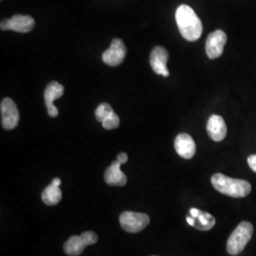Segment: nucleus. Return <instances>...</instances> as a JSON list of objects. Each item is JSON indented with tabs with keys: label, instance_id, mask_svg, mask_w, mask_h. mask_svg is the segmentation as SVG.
I'll return each instance as SVG.
<instances>
[{
	"label": "nucleus",
	"instance_id": "f257e3e1",
	"mask_svg": "<svg viewBox=\"0 0 256 256\" xmlns=\"http://www.w3.org/2000/svg\"><path fill=\"white\" fill-rule=\"evenodd\" d=\"M176 21L183 38L194 42L202 36L203 27L202 20L188 5H180L176 12Z\"/></svg>",
	"mask_w": 256,
	"mask_h": 256
},
{
	"label": "nucleus",
	"instance_id": "f03ea898",
	"mask_svg": "<svg viewBox=\"0 0 256 256\" xmlns=\"http://www.w3.org/2000/svg\"><path fill=\"white\" fill-rule=\"evenodd\" d=\"M210 182L216 191L232 198H245L252 192V185L247 180L232 178L220 173L214 174Z\"/></svg>",
	"mask_w": 256,
	"mask_h": 256
},
{
	"label": "nucleus",
	"instance_id": "7ed1b4c3",
	"mask_svg": "<svg viewBox=\"0 0 256 256\" xmlns=\"http://www.w3.org/2000/svg\"><path fill=\"white\" fill-rule=\"evenodd\" d=\"M254 234L252 225L248 222H241L230 234L227 242V252L232 256L239 254L248 243Z\"/></svg>",
	"mask_w": 256,
	"mask_h": 256
},
{
	"label": "nucleus",
	"instance_id": "20e7f679",
	"mask_svg": "<svg viewBox=\"0 0 256 256\" xmlns=\"http://www.w3.org/2000/svg\"><path fill=\"white\" fill-rule=\"evenodd\" d=\"M98 236L93 232H84L81 236H74L64 243V252L70 256H80L84 248L97 242Z\"/></svg>",
	"mask_w": 256,
	"mask_h": 256
},
{
	"label": "nucleus",
	"instance_id": "39448f33",
	"mask_svg": "<svg viewBox=\"0 0 256 256\" xmlns=\"http://www.w3.org/2000/svg\"><path fill=\"white\" fill-rule=\"evenodd\" d=\"M149 222V216L142 212H124L120 216V224L122 228L131 234H136L146 229Z\"/></svg>",
	"mask_w": 256,
	"mask_h": 256
},
{
	"label": "nucleus",
	"instance_id": "423d86ee",
	"mask_svg": "<svg viewBox=\"0 0 256 256\" xmlns=\"http://www.w3.org/2000/svg\"><path fill=\"white\" fill-rule=\"evenodd\" d=\"M1 124L6 130L16 128L19 122V112L16 102L10 98H5L1 102Z\"/></svg>",
	"mask_w": 256,
	"mask_h": 256
},
{
	"label": "nucleus",
	"instance_id": "0eeeda50",
	"mask_svg": "<svg viewBox=\"0 0 256 256\" xmlns=\"http://www.w3.org/2000/svg\"><path fill=\"white\" fill-rule=\"evenodd\" d=\"M36 25L34 19L30 16H22L16 14L12 18L3 19L1 21L0 28L2 30H12L14 32L26 34L30 32Z\"/></svg>",
	"mask_w": 256,
	"mask_h": 256
},
{
	"label": "nucleus",
	"instance_id": "6e6552de",
	"mask_svg": "<svg viewBox=\"0 0 256 256\" xmlns=\"http://www.w3.org/2000/svg\"><path fill=\"white\" fill-rule=\"evenodd\" d=\"M227 43V34L221 30H216L210 34L206 40V54L210 59H216L220 57L223 52L224 46Z\"/></svg>",
	"mask_w": 256,
	"mask_h": 256
},
{
	"label": "nucleus",
	"instance_id": "1a4fd4ad",
	"mask_svg": "<svg viewBox=\"0 0 256 256\" xmlns=\"http://www.w3.org/2000/svg\"><path fill=\"white\" fill-rule=\"evenodd\" d=\"M126 55V48L120 39H114L108 50L102 54V61L110 66H116L122 63Z\"/></svg>",
	"mask_w": 256,
	"mask_h": 256
},
{
	"label": "nucleus",
	"instance_id": "9d476101",
	"mask_svg": "<svg viewBox=\"0 0 256 256\" xmlns=\"http://www.w3.org/2000/svg\"><path fill=\"white\" fill-rule=\"evenodd\" d=\"M169 54L162 46H156L150 54V64L154 72L164 77H168L170 72L167 68Z\"/></svg>",
	"mask_w": 256,
	"mask_h": 256
},
{
	"label": "nucleus",
	"instance_id": "9b49d317",
	"mask_svg": "<svg viewBox=\"0 0 256 256\" xmlns=\"http://www.w3.org/2000/svg\"><path fill=\"white\" fill-rule=\"evenodd\" d=\"M64 92V86L62 84H60L59 82H52L46 86L44 97H45V104H46V108H48V114L52 118L57 117L59 114V111L57 110V108L54 106V102L56 99L62 97Z\"/></svg>",
	"mask_w": 256,
	"mask_h": 256
},
{
	"label": "nucleus",
	"instance_id": "f8f14e48",
	"mask_svg": "<svg viewBox=\"0 0 256 256\" xmlns=\"http://www.w3.org/2000/svg\"><path fill=\"white\" fill-rule=\"evenodd\" d=\"M174 149L183 158L190 160L196 154V142L189 134L182 133L174 138Z\"/></svg>",
	"mask_w": 256,
	"mask_h": 256
},
{
	"label": "nucleus",
	"instance_id": "ddd939ff",
	"mask_svg": "<svg viewBox=\"0 0 256 256\" xmlns=\"http://www.w3.org/2000/svg\"><path fill=\"white\" fill-rule=\"evenodd\" d=\"M207 132L214 142H221L227 136V126L224 119L218 115H212L207 122Z\"/></svg>",
	"mask_w": 256,
	"mask_h": 256
},
{
	"label": "nucleus",
	"instance_id": "4468645a",
	"mask_svg": "<svg viewBox=\"0 0 256 256\" xmlns=\"http://www.w3.org/2000/svg\"><path fill=\"white\" fill-rule=\"evenodd\" d=\"M120 165L118 160L113 162L112 164L104 172V180L108 185L124 186L128 182V178L120 170Z\"/></svg>",
	"mask_w": 256,
	"mask_h": 256
},
{
	"label": "nucleus",
	"instance_id": "2eb2a0df",
	"mask_svg": "<svg viewBox=\"0 0 256 256\" xmlns=\"http://www.w3.org/2000/svg\"><path fill=\"white\" fill-rule=\"evenodd\" d=\"M61 185L60 178H54L42 192V200L48 206H54L62 200V191L59 188Z\"/></svg>",
	"mask_w": 256,
	"mask_h": 256
},
{
	"label": "nucleus",
	"instance_id": "dca6fc26",
	"mask_svg": "<svg viewBox=\"0 0 256 256\" xmlns=\"http://www.w3.org/2000/svg\"><path fill=\"white\" fill-rule=\"evenodd\" d=\"M194 220L196 224L194 227L200 230H209L216 225V218L210 214L202 210H200V216Z\"/></svg>",
	"mask_w": 256,
	"mask_h": 256
},
{
	"label": "nucleus",
	"instance_id": "f3484780",
	"mask_svg": "<svg viewBox=\"0 0 256 256\" xmlns=\"http://www.w3.org/2000/svg\"><path fill=\"white\" fill-rule=\"evenodd\" d=\"M113 112H114V110L110 104L102 102L95 111V116H96V119L102 122V120H104L108 116H110Z\"/></svg>",
	"mask_w": 256,
	"mask_h": 256
},
{
	"label": "nucleus",
	"instance_id": "a211bd4d",
	"mask_svg": "<svg viewBox=\"0 0 256 256\" xmlns=\"http://www.w3.org/2000/svg\"><path fill=\"white\" fill-rule=\"evenodd\" d=\"M102 128L108 129V130H111V129H115L118 128L120 124L119 116L113 112L110 116H108L106 119L102 122Z\"/></svg>",
	"mask_w": 256,
	"mask_h": 256
},
{
	"label": "nucleus",
	"instance_id": "6ab92c4d",
	"mask_svg": "<svg viewBox=\"0 0 256 256\" xmlns=\"http://www.w3.org/2000/svg\"><path fill=\"white\" fill-rule=\"evenodd\" d=\"M248 164L250 167V169L256 173V155L250 156L248 158Z\"/></svg>",
	"mask_w": 256,
	"mask_h": 256
},
{
	"label": "nucleus",
	"instance_id": "aec40b11",
	"mask_svg": "<svg viewBox=\"0 0 256 256\" xmlns=\"http://www.w3.org/2000/svg\"><path fill=\"white\" fill-rule=\"evenodd\" d=\"M117 160L119 162L120 164H122L128 162V154H126V153H120L119 155L117 156Z\"/></svg>",
	"mask_w": 256,
	"mask_h": 256
},
{
	"label": "nucleus",
	"instance_id": "412c9836",
	"mask_svg": "<svg viewBox=\"0 0 256 256\" xmlns=\"http://www.w3.org/2000/svg\"><path fill=\"white\" fill-rule=\"evenodd\" d=\"M200 210L196 209V208H192V209L190 210V214H191V216H192L194 218H196L200 216Z\"/></svg>",
	"mask_w": 256,
	"mask_h": 256
},
{
	"label": "nucleus",
	"instance_id": "4be33fe9",
	"mask_svg": "<svg viewBox=\"0 0 256 256\" xmlns=\"http://www.w3.org/2000/svg\"><path fill=\"white\" fill-rule=\"evenodd\" d=\"M186 221L188 222V224L190 225V226H194V224H196V220L192 218V216H187L186 218Z\"/></svg>",
	"mask_w": 256,
	"mask_h": 256
}]
</instances>
